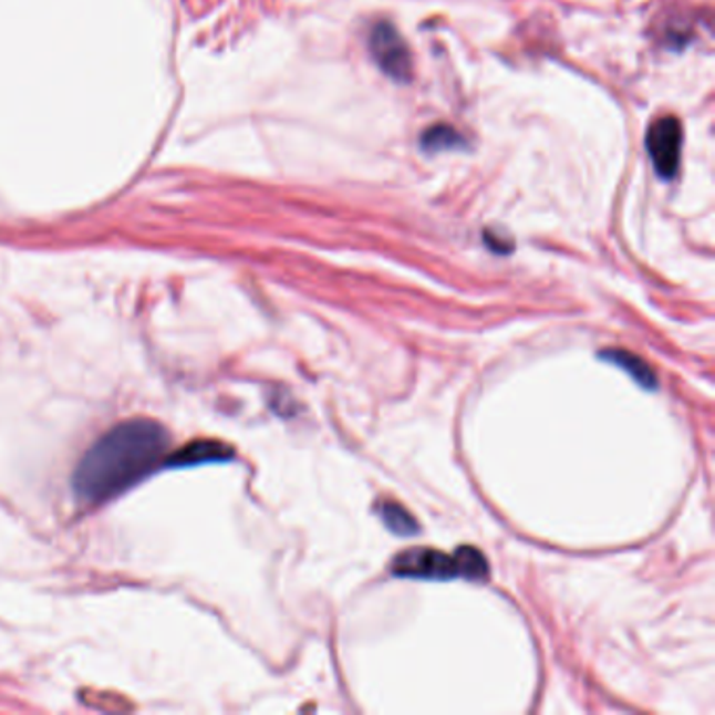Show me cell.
Returning <instances> with one entry per match:
<instances>
[{"instance_id":"2","label":"cell","mask_w":715,"mask_h":715,"mask_svg":"<svg viewBox=\"0 0 715 715\" xmlns=\"http://www.w3.org/2000/svg\"><path fill=\"white\" fill-rule=\"evenodd\" d=\"M391 569L398 577L438 579V581H447L454 577L483 581L489 576L487 558L473 546L457 548L456 555H445L433 548H412L393 558Z\"/></svg>"},{"instance_id":"1","label":"cell","mask_w":715,"mask_h":715,"mask_svg":"<svg viewBox=\"0 0 715 715\" xmlns=\"http://www.w3.org/2000/svg\"><path fill=\"white\" fill-rule=\"evenodd\" d=\"M168 445V433L158 422L147 417L122 422L80 459L74 473L76 496L89 506L118 497L158 468Z\"/></svg>"},{"instance_id":"7","label":"cell","mask_w":715,"mask_h":715,"mask_svg":"<svg viewBox=\"0 0 715 715\" xmlns=\"http://www.w3.org/2000/svg\"><path fill=\"white\" fill-rule=\"evenodd\" d=\"M377 515L382 518V522L397 536H416L417 531H419L416 518L412 517L410 510H405L397 501L382 499L377 504Z\"/></svg>"},{"instance_id":"6","label":"cell","mask_w":715,"mask_h":715,"mask_svg":"<svg viewBox=\"0 0 715 715\" xmlns=\"http://www.w3.org/2000/svg\"><path fill=\"white\" fill-rule=\"evenodd\" d=\"M231 456H234V452L222 443L199 441V443H194V445L177 452L173 457V464L194 466V464H206V462H222V459H229Z\"/></svg>"},{"instance_id":"5","label":"cell","mask_w":715,"mask_h":715,"mask_svg":"<svg viewBox=\"0 0 715 715\" xmlns=\"http://www.w3.org/2000/svg\"><path fill=\"white\" fill-rule=\"evenodd\" d=\"M600 357L607 359L609 363H613L616 367H621L623 372H628L630 376L636 380L640 386L656 388L659 382H656L655 370L644 359L638 357L634 353L623 351V349H611V351L600 353Z\"/></svg>"},{"instance_id":"3","label":"cell","mask_w":715,"mask_h":715,"mask_svg":"<svg viewBox=\"0 0 715 715\" xmlns=\"http://www.w3.org/2000/svg\"><path fill=\"white\" fill-rule=\"evenodd\" d=\"M370 53L388 79L397 82L412 80V55L393 23L380 21L374 25L370 34Z\"/></svg>"},{"instance_id":"4","label":"cell","mask_w":715,"mask_h":715,"mask_svg":"<svg viewBox=\"0 0 715 715\" xmlns=\"http://www.w3.org/2000/svg\"><path fill=\"white\" fill-rule=\"evenodd\" d=\"M646 149L661 179H674L680 170L682 124L676 116L656 118L646 133Z\"/></svg>"},{"instance_id":"8","label":"cell","mask_w":715,"mask_h":715,"mask_svg":"<svg viewBox=\"0 0 715 715\" xmlns=\"http://www.w3.org/2000/svg\"><path fill=\"white\" fill-rule=\"evenodd\" d=\"M464 145V137L457 133L456 128L447 124H437L422 135V147L426 152H441V149H456Z\"/></svg>"}]
</instances>
